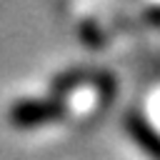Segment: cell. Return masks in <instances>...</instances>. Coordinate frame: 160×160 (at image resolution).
<instances>
[{"instance_id":"obj_1","label":"cell","mask_w":160,"mask_h":160,"mask_svg":"<svg viewBox=\"0 0 160 160\" xmlns=\"http://www.w3.org/2000/svg\"><path fill=\"white\" fill-rule=\"evenodd\" d=\"M65 118V105L60 102V98H28V100H18L10 108V122L15 128H38V125H48V122H58Z\"/></svg>"},{"instance_id":"obj_2","label":"cell","mask_w":160,"mask_h":160,"mask_svg":"<svg viewBox=\"0 0 160 160\" xmlns=\"http://www.w3.org/2000/svg\"><path fill=\"white\" fill-rule=\"evenodd\" d=\"M125 130L130 132V138L135 140V145L145 155H150L152 160H160V132L138 110H132V112L125 115Z\"/></svg>"}]
</instances>
